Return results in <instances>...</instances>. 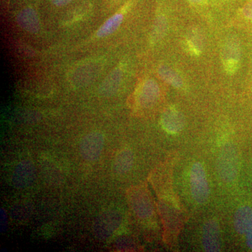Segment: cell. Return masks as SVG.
I'll return each mask as SVG.
<instances>
[{
    "label": "cell",
    "instance_id": "obj_1",
    "mask_svg": "<svg viewBox=\"0 0 252 252\" xmlns=\"http://www.w3.org/2000/svg\"><path fill=\"white\" fill-rule=\"evenodd\" d=\"M102 66L95 61L82 63L71 71L69 81L72 86L81 88L91 84L98 77Z\"/></svg>",
    "mask_w": 252,
    "mask_h": 252
},
{
    "label": "cell",
    "instance_id": "obj_2",
    "mask_svg": "<svg viewBox=\"0 0 252 252\" xmlns=\"http://www.w3.org/2000/svg\"><path fill=\"white\" fill-rule=\"evenodd\" d=\"M104 146V137L101 132H92L83 137L79 145L81 157L88 162L98 160Z\"/></svg>",
    "mask_w": 252,
    "mask_h": 252
},
{
    "label": "cell",
    "instance_id": "obj_3",
    "mask_svg": "<svg viewBox=\"0 0 252 252\" xmlns=\"http://www.w3.org/2000/svg\"><path fill=\"white\" fill-rule=\"evenodd\" d=\"M241 58V48L238 39L230 38L222 46L221 59L223 67L228 74H234L238 69Z\"/></svg>",
    "mask_w": 252,
    "mask_h": 252
},
{
    "label": "cell",
    "instance_id": "obj_4",
    "mask_svg": "<svg viewBox=\"0 0 252 252\" xmlns=\"http://www.w3.org/2000/svg\"><path fill=\"white\" fill-rule=\"evenodd\" d=\"M120 217L117 212L108 211L100 215L94 225V234L97 238L107 239L117 230Z\"/></svg>",
    "mask_w": 252,
    "mask_h": 252
},
{
    "label": "cell",
    "instance_id": "obj_5",
    "mask_svg": "<svg viewBox=\"0 0 252 252\" xmlns=\"http://www.w3.org/2000/svg\"><path fill=\"white\" fill-rule=\"evenodd\" d=\"M34 174V164L31 160H23L15 168L12 177L13 184L19 189L27 187L33 182Z\"/></svg>",
    "mask_w": 252,
    "mask_h": 252
},
{
    "label": "cell",
    "instance_id": "obj_6",
    "mask_svg": "<svg viewBox=\"0 0 252 252\" xmlns=\"http://www.w3.org/2000/svg\"><path fill=\"white\" fill-rule=\"evenodd\" d=\"M18 26L25 31L32 34H35L40 30V22L37 13L31 7L21 10L16 17Z\"/></svg>",
    "mask_w": 252,
    "mask_h": 252
},
{
    "label": "cell",
    "instance_id": "obj_7",
    "mask_svg": "<svg viewBox=\"0 0 252 252\" xmlns=\"http://www.w3.org/2000/svg\"><path fill=\"white\" fill-rule=\"evenodd\" d=\"M160 94L157 82L154 79H148L144 83L138 94L139 104L144 108H148L157 102Z\"/></svg>",
    "mask_w": 252,
    "mask_h": 252
},
{
    "label": "cell",
    "instance_id": "obj_8",
    "mask_svg": "<svg viewBox=\"0 0 252 252\" xmlns=\"http://www.w3.org/2000/svg\"><path fill=\"white\" fill-rule=\"evenodd\" d=\"M123 79L120 68H116L109 73L99 87V94L104 97H111L119 90Z\"/></svg>",
    "mask_w": 252,
    "mask_h": 252
},
{
    "label": "cell",
    "instance_id": "obj_9",
    "mask_svg": "<svg viewBox=\"0 0 252 252\" xmlns=\"http://www.w3.org/2000/svg\"><path fill=\"white\" fill-rule=\"evenodd\" d=\"M132 164V154L130 151L123 150L114 159V170L116 173L124 174L130 170Z\"/></svg>",
    "mask_w": 252,
    "mask_h": 252
},
{
    "label": "cell",
    "instance_id": "obj_10",
    "mask_svg": "<svg viewBox=\"0 0 252 252\" xmlns=\"http://www.w3.org/2000/svg\"><path fill=\"white\" fill-rule=\"evenodd\" d=\"M123 19L124 17L122 14L114 15L99 28L97 32V36L99 38H103L111 35L120 27Z\"/></svg>",
    "mask_w": 252,
    "mask_h": 252
},
{
    "label": "cell",
    "instance_id": "obj_11",
    "mask_svg": "<svg viewBox=\"0 0 252 252\" xmlns=\"http://www.w3.org/2000/svg\"><path fill=\"white\" fill-rule=\"evenodd\" d=\"M167 30V18L163 15L156 18L151 31L150 41L152 44L158 42L166 34Z\"/></svg>",
    "mask_w": 252,
    "mask_h": 252
},
{
    "label": "cell",
    "instance_id": "obj_12",
    "mask_svg": "<svg viewBox=\"0 0 252 252\" xmlns=\"http://www.w3.org/2000/svg\"><path fill=\"white\" fill-rule=\"evenodd\" d=\"M187 46L189 52L193 56H199L203 47V37L198 30H193L189 32L187 39Z\"/></svg>",
    "mask_w": 252,
    "mask_h": 252
},
{
    "label": "cell",
    "instance_id": "obj_13",
    "mask_svg": "<svg viewBox=\"0 0 252 252\" xmlns=\"http://www.w3.org/2000/svg\"><path fill=\"white\" fill-rule=\"evenodd\" d=\"M159 77L164 81L171 84L174 87L181 88L183 86V81L180 76L171 68L161 65L158 69Z\"/></svg>",
    "mask_w": 252,
    "mask_h": 252
},
{
    "label": "cell",
    "instance_id": "obj_14",
    "mask_svg": "<svg viewBox=\"0 0 252 252\" xmlns=\"http://www.w3.org/2000/svg\"><path fill=\"white\" fill-rule=\"evenodd\" d=\"M242 13L244 17L247 19L252 20V0L244 6Z\"/></svg>",
    "mask_w": 252,
    "mask_h": 252
},
{
    "label": "cell",
    "instance_id": "obj_15",
    "mask_svg": "<svg viewBox=\"0 0 252 252\" xmlns=\"http://www.w3.org/2000/svg\"><path fill=\"white\" fill-rule=\"evenodd\" d=\"M73 0H51V2L56 6H63L69 4Z\"/></svg>",
    "mask_w": 252,
    "mask_h": 252
},
{
    "label": "cell",
    "instance_id": "obj_16",
    "mask_svg": "<svg viewBox=\"0 0 252 252\" xmlns=\"http://www.w3.org/2000/svg\"><path fill=\"white\" fill-rule=\"evenodd\" d=\"M249 238H250V244H251L252 246V231L251 232V233H250V236H249Z\"/></svg>",
    "mask_w": 252,
    "mask_h": 252
},
{
    "label": "cell",
    "instance_id": "obj_17",
    "mask_svg": "<svg viewBox=\"0 0 252 252\" xmlns=\"http://www.w3.org/2000/svg\"><path fill=\"white\" fill-rule=\"evenodd\" d=\"M113 1H118V0H113Z\"/></svg>",
    "mask_w": 252,
    "mask_h": 252
}]
</instances>
